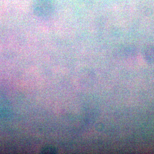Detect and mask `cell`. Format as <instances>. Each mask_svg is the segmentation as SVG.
Returning a JSON list of instances; mask_svg holds the SVG:
<instances>
[{
	"mask_svg": "<svg viewBox=\"0 0 154 154\" xmlns=\"http://www.w3.org/2000/svg\"><path fill=\"white\" fill-rule=\"evenodd\" d=\"M34 14L37 17L46 18L50 16L54 10V0H35L33 7Z\"/></svg>",
	"mask_w": 154,
	"mask_h": 154,
	"instance_id": "cell-1",
	"label": "cell"
},
{
	"mask_svg": "<svg viewBox=\"0 0 154 154\" xmlns=\"http://www.w3.org/2000/svg\"><path fill=\"white\" fill-rule=\"evenodd\" d=\"M56 152L55 149L51 146H47L44 148L42 151V153L44 154L55 153Z\"/></svg>",
	"mask_w": 154,
	"mask_h": 154,
	"instance_id": "cell-2",
	"label": "cell"
}]
</instances>
